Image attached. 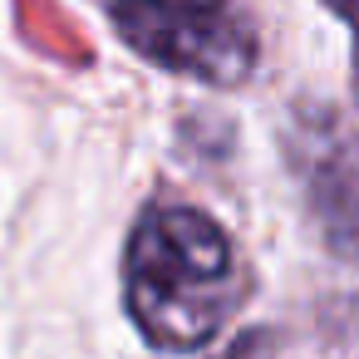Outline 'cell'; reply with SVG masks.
<instances>
[{
    "instance_id": "1",
    "label": "cell",
    "mask_w": 359,
    "mask_h": 359,
    "mask_svg": "<svg viewBox=\"0 0 359 359\" xmlns=\"http://www.w3.org/2000/svg\"><path fill=\"white\" fill-rule=\"evenodd\" d=\"M246 295L231 236L197 207H148L123 251V305L153 349L192 354L222 334Z\"/></svg>"
},
{
    "instance_id": "2",
    "label": "cell",
    "mask_w": 359,
    "mask_h": 359,
    "mask_svg": "<svg viewBox=\"0 0 359 359\" xmlns=\"http://www.w3.org/2000/svg\"><path fill=\"white\" fill-rule=\"evenodd\" d=\"M118 35L153 65L207 84H241L256 69V35L236 0H104Z\"/></svg>"
},
{
    "instance_id": "3",
    "label": "cell",
    "mask_w": 359,
    "mask_h": 359,
    "mask_svg": "<svg viewBox=\"0 0 359 359\" xmlns=\"http://www.w3.org/2000/svg\"><path fill=\"white\" fill-rule=\"evenodd\" d=\"M325 6H330V11L354 30V35H359V0H325Z\"/></svg>"
}]
</instances>
